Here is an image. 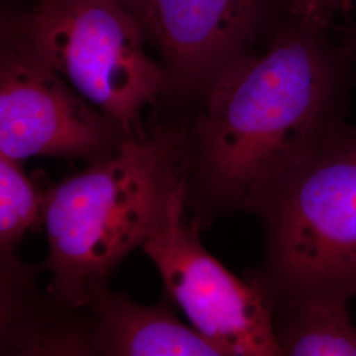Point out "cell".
Wrapping results in <instances>:
<instances>
[{
    "instance_id": "cell-1",
    "label": "cell",
    "mask_w": 356,
    "mask_h": 356,
    "mask_svg": "<svg viewBox=\"0 0 356 356\" xmlns=\"http://www.w3.org/2000/svg\"><path fill=\"white\" fill-rule=\"evenodd\" d=\"M348 64L329 32L293 24L206 83L186 140L188 200L257 213L268 193L343 124Z\"/></svg>"
},
{
    "instance_id": "cell-2",
    "label": "cell",
    "mask_w": 356,
    "mask_h": 356,
    "mask_svg": "<svg viewBox=\"0 0 356 356\" xmlns=\"http://www.w3.org/2000/svg\"><path fill=\"white\" fill-rule=\"evenodd\" d=\"M188 191L186 140L173 129L124 138L110 156L44 194L49 292L72 309L88 306L131 251L165 222Z\"/></svg>"
},
{
    "instance_id": "cell-3",
    "label": "cell",
    "mask_w": 356,
    "mask_h": 356,
    "mask_svg": "<svg viewBox=\"0 0 356 356\" xmlns=\"http://www.w3.org/2000/svg\"><path fill=\"white\" fill-rule=\"evenodd\" d=\"M259 216L266 227L263 277L270 301L356 296V127L344 122L280 179Z\"/></svg>"
},
{
    "instance_id": "cell-4",
    "label": "cell",
    "mask_w": 356,
    "mask_h": 356,
    "mask_svg": "<svg viewBox=\"0 0 356 356\" xmlns=\"http://www.w3.org/2000/svg\"><path fill=\"white\" fill-rule=\"evenodd\" d=\"M13 36L127 138L144 135L143 111L172 82L145 51L140 20L116 0H38Z\"/></svg>"
},
{
    "instance_id": "cell-5",
    "label": "cell",
    "mask_w": 356,
    "mask_h": 356,
    "mask_svg": "<svg viewBox=\"0 0 356 356\" xmlns=\"http://www.w3.org/2000/svg\"><path fill=\"white\" fill-rule=\"evenodd\" d=\"M188 191L179 193L165 222L141 248L152 260L166 292L194 327L227 356L281 355L272 301L259 282L232 275L185 220Z\"/></svg>"
},
{
    "instance_id": "cell-6",
    "label": "cell",
    "mask_w": 356,
    "mask_h": 356,
    "mask_svg": "<svg viewBox=\"0 0 356 356\" xmlns=\"http://www.w3.org/2000/svg\"><path fill=\"white\" fill-rule=\"evenodd\" d=\"M124 132L79 95L19 38L0 57V153L15 161L35 156L89 157L113 148ZM126 136V135H124Z\"/></svg>"
},
{
    "instance_id": "cell-7",
    "label": "cell",
    "mask_w": 356,
    "mask_h": 356,
    "mask_svg": "<svg viewBox=\"0 0 356 356\" xmlns=\"http://www.w3.org/2000/svg\"><path fill=\"white\" fill-rule=\"evenodd\" d=\"M269 0H143L140 22L184 85H204L248 51Z\"/></svg>"
},
{
    "instance_id": "cell-8",
    "label": "cell",
    "mask_w": 356,
    "mask_h": 356,
    "mask_svg": "<svg viewBox=\"0 0 356 356\" xmlns=\"http://www.w3.org/2000/svg\"><path fill=\"white\" fill-rule=\"evenodd\" d=\"M97 322L90 350L119 356H223L225 353L194 327L159 307L135 304L107 286L90 301Z\"/></svg>"
},
{
    "instance_id": "cell-9",
    "label": "cell",
    "mask_w": 356,
    "mask_h": 356,
    "mask_svg": "<svg viewBox=\"0 0 356 356\" xmlns=\"http://www.w3.org/2000/svg\"><path fill=\"white\" fill-rule=\"evenodd\" d=\"M350 301L322 294L273 301V329L281 355L356 356Z\"/></svg>"
},
{
    "instance_id": "cell-10",
    "label": "cell",
    "mask_w": 356,
    "mask_h": 356,
    "mask_svg": "<svg viewBox=\"0 0 356 356\" xmlns=\"http://www.w3.org/2000/svg\"><path fill=\"white\" fill-rule=\"evenodd\" d=\"M44 194L17 161L0 156V244L10 252L26 231L42 225Z\"/></svg>"
},
{
    "instance_id": "cell-11",
    "label": "cell",
    "mask_w": 356,
    "mask_h": 356,
    "mask_svg": "<svg viewBox=\"0 0 356 356\" xmlns=\"http://www.w3.org/2000/svg\"><path fill=\"white\" fill-rule=\"evenodd\" d=\"M291 16L293 24L329 32L347 0H277Z\"/></svg>"
},
{
    "instance_id": "cell-12",
    "label": "cell",
    "mask_w": 356,
    "mask_h": 356,
    "mask_svg": "<svg viewBox=\"0 0 356 356\" xmlns=\"http://www.w3.org/2000/svg\"><path fill=\"white\" fill-rule=\"evenodd\" d=\"M116 1H119L122 6H124L128 11H131L140 20L143 0H116Z\"/></svg>"
}]
</instances>
